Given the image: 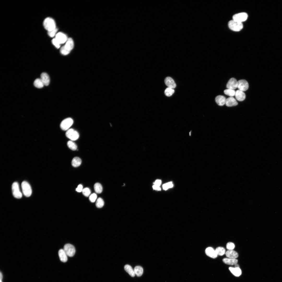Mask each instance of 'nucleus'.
<instances>
[{
    "mask_svg": "<svg viewBox=\"0 0 282 282\" xmlns=\"http://www.w3.org/2000/svg\"><path fill=\"white\" fill-rule=\"evenodd\" d=\"M191 131L189 133V134H190V136H191Z\"/></svg>",
    "mask_w": 282,
    "mask_h": 282,
    "instance_id": "44",
    "label": "nucleus"
},
{
    "mask_svg": "<svg viewBox=\"0 0 282 282\" xmlns=\"http://www.w3.org/2000/svg\"><path fill=\"white\" fill-rule=\"evenodd\" d=\"M225 104L227 107L236 106L238 104L236 100L233 97H230L226 99Z\"/></svg>",
    "mask_w": 282,
    "mask_h": 282,
    "instance_id": "15",
    "label": "nucleus"
},
{
    "mask_svg": "<svg viewBox=\"0 0 282 282\" xmlns=\"http://www.w3.org/2000/svg\"><path fill=\"white\" fill-rule=\"evenodd\" d=\"M134 270L135 275L138 277L142 276L143 273V269L140 266H137L135 267Z\"/></svg>",
    "mask_w": 282,
    "mask_h": 282,
    "instance_id": "24",
    "label": "nucleus"
},
{
    "mask_svg": "<svg viewBox=\"0 0 282 282\" xmlns=\"http://www.w3.org/2000/svg\"><path fill=\"white\" fill-rule=\"evenodd\" d=\"M81 159L79 157H74L72 161V164L73 167H74L79 166L81 164Z\"/></svg>",
    "mask_w": 282,
    "mask_h": 282,
    "instance_id": "25",
    "label": "nucleus"
},
{
    "mask_svg": "<svg viewBox=\"0 0 282 282\" xmlns=\"http://www.w3.org/2000/svg\"><path fill=\"white\" fill-rule=\"evenodd\" d=\"M161 183V180H156L155 182L154 183V185L159 186L160 185Z\"/></svg>",
    "mask_w": 282,
    "mask_h": 282,
    "instance_id": "40",
    "label": "nucleus"
},
{
    "mask_svg": "<svg viewBox=\"0 0 282 282\" xmlns=\"http://www.w3.org/2000/svg\"><path fill=\"white\" fill-rule=\"evenodd\" d=\"M82 192L84 196L86 197H88L90 196L91 191L89 188L86 187L83 189Z\"/></svg>",
    "mask_w": 282,
    "mask_h": 282,
    "instance_id": "33",
    "label": "nucleus"
},
{
    "mask_svg": "<svg viewBox=\"0 0 282 282\" xmlns=\"http://www.w3.org/2000/svg\"><path fill=\"white\" fill-rule=\"evenodd\" d=\"M73 123V121L72 119L68 118L64 119L61 122L60 127L63 130H68L72 126Z\"/></svg>",
    "mask_w": 282,
    "mask_h": 282,
    "instance_id": "5",
    "label": "nucleus"
},
{
    "mask_svg": "<svg viewBox=\"0 0 282 282\" xmlns=\"http://www.w3.org/2000/svg\"><path fill=\"white\" fill-rule=\"evenodd\" d=\"M97 198L96 194L93 193L90 195L89 197V199L91 202H94L96 201Z\"/></svg>",
    "mask_w": 282,
    "mask_h": 282,
    "instance_id": "35",
    "label": "nucleus"
},
{
    "mask_svg": "<svg viewBox=\"0 0 282 282\" xmlns=\"http://www.w3.org/2000/svg\"><path fill=\"white\" fill-rule=\"evenodd\" d=\"M124 268L125 270L132 277H134L135 274L134 270L132 267L128 265L125 266Z\"/></svg>",
    "mask_w": 282,
    "mask_h": 282,
    "instance_id": "23",
    "label": "nucleus"
},
{
    "mask_svg": "<svg viewBox=\"0 0 282 282\" xmlns=\"http://www.w3.org/2000/svg\"><path fill=\"white\" fill-rule=\"evenodd\" d=\"M104 204V201L101 198L99 197L97 199L96 203V206L97 208H101L103 206Z\"/></svg>",
    "mask_w": 282,
    "mask_h": 282,
    "instance_id": "32",
    "label": "nucleus"
},
{
    "mask_svg": "<svg viewBox=\"0 0 282 282\" xmlns=\"http://www.w3.org/2000/svg\"><path fill=\"white\" fill-rule=\"evenodd\" d=\"M173 186V185L172 182H170L164 184L162 186V187L164 190H166L169 188L172 187Z\"/></svg>",
    "mask_w": 282,
    "mask_h": 282,
    "instance_id": "34",
    "label": "nucleus"
},
{
    "mask_svg": "<svg viewBox=\"0 0 282 282\" xmlns=\"http://www.w3.org/2000/svg\"><path fill=\"white\" fill-rule=\"evenodd\" d=\"M205 252L207 255L212 258H214L217 257L218 255L215 250L212 247H209L207 248Z\"/></svg>",
    "mask_w": 282,
    "mask_h": 282,
    "instance_id": "14",
    "label": "nucleus"
},
{
    "mask_svg": "<svg viewBox=\"0 0 282 282\" xmlns=\"http://www.w3.org/2000/svg\"><path fill=\"white\" fill-rule=\"evenodd\" d=\"M12 190L13 195L15 197L18 199L21 198L22 195L20 190L19 184L17 182H15L13 184Z\"/></svg>",
    "mask_w": 282,
    "mask_h": 282,
    "instance_id": "6",
    "label": "nucleus"
},
{
    "mask_svg": "<svg viewBox=\"0 0 282 282\" xmlns=\"http://www.w3.org/2000/svg\"><path fill=\"white\" fill-rule=\"evenodd\" d=\"M223 262L225 264L229 265H235L237 263L238 260L236 259L229 258H224L222 260Z\"/></svg>",
    "mask_w": 282,
    "mask_h": 282,
    "instance_id": "22",
    "label": "nucleus"
},
{
    "mask_svg": "<svg viewBox=\"0 0 282 282\" xmlns=\"http://www.w3.org/2000/svg\"><path fill=\"white\" fill-rule=\"evenodd\" d=\"M237 88L239 90L242 91H245L248 89V83L245 80H240L238 81Z\"/></svg>",
    "mask_w": 282,
    "mask_h": 282,
    "instance_id": "10",
    "label": "nucleus"
},
{
    "mask_svg": "<svg viewBox=\"0 0 282 282\" xmlns=\"http://www.w3.org/2000/svg\"><path fill=\"white\" fill-rule=\"evenodd\" d=\"M83 187L82 185H79L76 189V191L78 192H82L83 190Z\"/></svg>",
    "mask_w": 282,
    "mask_h": 282,
    "instance_id": "39",
    "label": "nucleus"
},
{
    "mask_svg": "<svg viewBox=\"0 0 282 282\" xmlns=\"http://www.w3.org/2000/svg\"><path fill=\"white\" fill-rule=\"evenodd\" d=\"M225 254L226 256L229 258L236 259L238 256V253L233 250H228Z\"/></svg>",
    "mask_w": 282,
    "mask_h": 282,
    "instance_id": "19",
    "label": "nucleus"
},
{
    "mask_svg": "<svg viewBox=\"0 0 282 282\" xmlns=\"http://www.w3.org/2000/svg\"><path fill=\"white\" fill-rule=\"evenodd\" d=\"M229 269L231 273L235 276L239 277L242 274V271L239 267H230Z\"/></svg>",
    "mask_w": 282,
    "mask_h": 282,
    "instance_id": "21",
    "label": "nucleus"
},
{
    "mask_svg": "<svg viewBox=\"0 0 282 282\" xmlns=\"http://www.w3.org/2000/svg\"><path fill=\"white\" fill-rule=\"evenodd\" d=\"M63 249L67 256L70 257L73 256L75 253V250L74 247L69 244H65Z\"/></svg>",
    "mask_w": 282,
    "mask_h": 282,
    "instance_id": "8",
    "label": "nucleus"
},
{
    "mask_svg": "<svg viewBox=\"0 0 282 282\" xmlns=\"http://www.w3.org/2000/svg\"><path fill=\"white\" fill-rule=\"evenodd\" d=\"M228 26L231 30L235 31H239L243 27L242 23L240 22L233 20H230L228 22Z\"/></svg>",
    "mask_w": 282,
    "mask_h": 282,
    "instance_id": "3",
    "label": "nucleus"
},
{
    "mask_svg": "<svg viewBox=\"0 0 282 282\" xmlns=\"http://www.w3.org/2000/svg\"><path fill=\"white\" fill-rule=\"evenodd\" d=\"M226 247L228 250H233L235 248V245L232 242H229L227 244Z\"/></svg>",
    "mask_w": 282,
    "mask_h": 282,
    "instance_id": "36",
    "label": "nucleus"
},
{
    "mask_svg": "<svg viewBox=\"0 0 282 282\" xmlns=\"http://www.w3.org/2000/svg\"><path fill=\"white\" fill-rule=\"evenodd\" d=\"M235 96L236 99L239 101L244 100L246 97L243 91L239 90L236 91Z\"/></svg>",
    "mask_w": 282,
    "mask_h": 282,
    "instance_id": "16",
    "label": "nucleus"
},
{
    "mask_svg": "<svg viewBox=\"0 0 282 282\" xmlns=\"http://www.w3.org/2000/svg\"><path fill=\"white\" fill-rule=\"evenodd\" d=\"M234 265L235 267H239V265L237 264V263L235 264Z\"/></svg>",
    "mask_w": 282,
    "mask_h": 282,
    "instance_id": "43",
    "label": "nucleus"
},
{
    "mask_svg": "<svg viewBox=\"0 0 282 282\" xmlns=\"http://www.w3.org/2000/svg\"><path fill=\"white\" fill-rule=\"evenodd\" d=\"M248 17L247 14L245 12L240 13L236 14L233 16V20L235 21L242 23L246 21Z\"/></svg>",
    "mask_w": 282,
    "mask_h": 282,
    "instance_id": "9",
    "label": "nucleus"
},
{
    "mask_svg": "<svg viewBox=\"0 0 282 282\" xmlns=\"http://www.w3.org/2000/svg\"><path fill=\"white\" fill-rule=\"evenodd\" d=\"M57 31V29L56 28L55 29L49 31H48V34L50 37H53L55 36H56V33Z\"/></svg>",
    "mask_w": 282,
    "mask_h": 282,
    "instance_id": "37",
    "label": "nucleus"
},
{
    "mask_svg": "<svg viewBox=\"0 0 282 282\" xmlns=\"http://www.w3.org/2000/svg\"><path fill=\"white\" fill-rule=\"evenodd\" d=\"M74 46V43L73 39L71 38H69L68 39L65 45L61 48L60 52L63 55H67L70 52Z\"/></svg>",
    "mask_w": 282,
    "mask_h": 282,
    "instance_id": "1",
    "label": "nucleus"
},
{
    "mask_svg": "<svg viewBox=\"0 0 282 282\" xmlns=\"http://www.w3.org/2000/svg\"><path fill=\"white\" fill-rule=\"evenodd\" d=\"M55 38L60 44L65 43L68 39L66 35L61 32L56 34Z\"/></svg>",
    "mask_w": 282,
    "mask_h": 282,
    "instance_id": "12",
    "label": "nucleus"
},
{
    "mask_svg": "<svg viewBox=\"0 0 282 282\" xmlns=\"http://www.w3.org/2000/svg\"><path fill=\"white\" fill-rule=\"evenodd\" d=\"M238 81L233 78H231L228 82L226 87L227 89L234 90L237 88Z\"/></svg>",
    "mask_w": 282,
    "mask_h": 282,
    "instance_id": "11",
    "label": "nucleus"
},
{
    "mask_svg": "<svg viewBox=\"0 0 282 282\" xmlns=\"http://www.w3.org/2000/svg\"><path fill=\"white\" fill-rule=\"evenodd\" d=\"M0 282H2V280H0Z\"/></svg>",
    "mask_w": 282,
    "mask_h": 282,
    "instance_id": "45",
    "label": "nucleus"
},
{
    "mask_svg": "<svg viewBox=\"0 0 282 282\" xmlns=\"http://www.w3.org/2000/svg\"><path fill=\"white\" fill-rule=\"evenodd\" d=\"M152 187L153 189L154 190L158 191L160 190H161V189L159 186L155 185H154L152 186Z\"/></svg>",
    "mask_w": 282,
    "mask_h": 282,
    "instance_id": "41",
    "label": "nucleus"
},
{
    "mask_svg": "<svg viewBox=\"0 0 282 282\" xmlns=\"http://www.w3.org/2000/svg\"><path fill=\"white\" fill-rule=\"evenodd\" d=\"M226 99L223 96L219 95L217 96L215 98V101L217 104L219 105L222 106L225 104Z\"/></svg>",
    "mask_w": 282,
    "mask_h": 282,
    "instance_id": "18",
    "label": "nucleus"
},
{
    "mask_svg": "<svg viewBox=\"0 0 282 282\" xmlns=\"http://www.w3.org/2000/svg\"><path fill=\"white\" fill-rule=\"evenodd\" d=\"M94 187L95 192L97 193H100L102 191V187L101 184L99 183H96L94 185Z\"/></svg>",
    "mask_w": 282,
    "mask_h": 282,
    "instance_id": "27",
    "label": "nucleus"
},
{
    "mask_svg": "<svg viewBox=\"0 0 282 282\" xmlns=\"http://www.w3.org/2000/svg\"><path fill=\"white\" fill-rule=\"evenodd\" d=\"M236 91L233 90L227 89L224 91V93L229 96L232 97L235 95Z\"/></svg>",
    "mask_w": 282,
    "mask_h": 282,
    "instance_id": "30",
    "label": "nucleus"
},
{
    "mask_svg": "<svg viewBox=\"0 0 282 282\" xmlns=\"http://www.w3.org/2000/svg\"><path fill=\"white\" fill-rule=\"evenodd\" d=\"M34 86L37 88H42L44 85L40 78L36 79L34 82Z\"/></svg>",
    "mask_w": 282,
    "mask_h": 282,
    "instance_id": "26",
    "label": "nucleus"
},
{
    "mask_svg": "<svg viewBox=\"0 0 282 282\" xmlns=\"http://www.w3.org/2000/svg\"><path fill=\"white\" fill-rule=\"evenodd\" d=\"M66 135L72 141L76 140L79 137V134L78 132L73 128L67 130L66 133Z\"/></svg>",
    "mask_w": 282,
    "mask_h": 282,
    "instance_id": "7",
    "label": "nucleus"
},
{
    "mask_svg": "<svg viewBox=\"0 0 282 282\" xmlns=\"http://www.w3.org/2000/svg\"><path fill=\"white\" fill-rule=\"evenodd\" d=\"M43 24L44 28L48 32L56 28L55 22L54 20L51 17L46 18L44 20Z\"/></svg>",
    "mask_w": 282,
    "mask_h": 282,
    "instance_id": "2",
    "label": "nucleus"
},
{
    "mask_svg": "<svg viewBox=\"0 0 282 282\" xmlns=\"http://www.w3.org/2000/svg\"><path fill=\"white\" fill-rule=\"evenodd\" d=\"M0 280H2V279H3V275H2V273H1V272H0Z\"/></svg>",
    "mask_w": 282,
    "mask_h": 282,
    "instance_id": "42",
    "label": "nucleus"
},
{
    "mask_svg": "<svg viewBox=\"0 0 282 282\" xmlns=\"http://www.w3.org/2000/svg\"><path fill=\"white\" fill-rule=\"evenodd\" d=\"M166 85L168 87L173 89L176 87V84L173 79L170 77H166L164 80Z\"/></svg>",
    "mask_w": 282,
    "mask_h": 282,
    "instance_id": "13",
    "label": "nucleus"
},
{
    "mask_svg": "<svg viewBox=\"0 0 282 282\" xmlns=\"http://www.w3.org/2000/svg\"><path fill=\"white\" fill-rule=\"evenodd\" d=\"M21 187L24 195L26 197L31 196L32 193V189L30 184L26 181H23L21 183Z\"/></svg>",
    "mask_w": 282,
    "mask_h": 282,
    "instance_id": "4",
    "label": "nucleus"
},
{
    "mask_svg": "<svg viewBox=\"0 0 282 282\" xmlns=\"http://www.w3.org/2000/svg\"><path fill=\"white\" fill-rule=\"evenodd\" d=\"M174 92V90L173 89L168 87L166 89L164 92L166 96L168 97L171 96Z\"/></svg>",
    "mask_w": 282,
    "mask_h": 282,
    "instance_id": "31",
    "label": "nucleus"
},
{
    "mask_svg": "<svg viewBox=\"0 0 282 282\" xmlns=\"http://www.w3.org/2000/svg\"><path fill=\"white\" fill-rule=\"evenodd\" d=\"M40 79L44 85L47 86L50 83V79L48 74L45 73H42L40 75Z\"/></svg>",
    "mask_w": 282,
    "mask_h": 282,
    "instance_id": "17",
    "label": "nucleus"
},
{
    "mask_svg": "<svg viewBox=\"0 0 282 282\" xmlns=\"http://www.w3.org/2000/svg\"><path fill=\"white\" fill-rule=\"evenodd\" d=\"M67 144L68 148L71 150L74 151L77 149V145L73 141H68Z\"/></svg>",
    "mask_w": 282,
    "mask_h": 282,
    "instance_id": "29",
    "label": "nucleus"
},
{
    "mask_svg": "<svg viewBox=\"0 0 282 282\" xmlns=\"http://www.w3.org/2000/svg\"><path fill=\"white\" fill-rule=\"evenodd\" d=\"M58 255L60 260L64 262H66L68 260L67 255L63 249H60L58 252Z\"/></svg>",
    "mask_w": 282,
    "mask_h": 282,
    "instance_id": "20",
    "label": "nucleus"
},
{
    "mask_svg": "<svg viewBox=\"0 0 282 282\" xmlns=\"http://www.w3.org/2000/svg\"><path fill=\"white\" fill-rule=\"evenodd\" d=\"M52 43L56 48H58L60 47V44L55 38L53 39L52 40Z\"/></svg>",
    "mask_w": 282,
    "mask_h": 282,
    "instance_id": "38",
    "label": "nucleus"
},
{
    "mask_svg": "<svg viewBox=\"0 0 282 282\" xmlns=\"http://www.w3.org/2000/svg\"><path fill=\"white\" fill-rule=\"evenodd\" d=\"M216 252L217 255L222 256L225 253V249L223 247H218L215 250Z\"/></svg>",
    "mask_w": 282,
    "mask_h": 282,
    "instance_id": "28",
    "label": "nucleus"
}]
</instances>
